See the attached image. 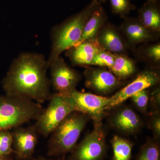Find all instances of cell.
Instances as JSON below:
<instances>
[{"label": "cell", "instance_id": "cell-25", "mask_svg": "<svg viewBox=\"0 0 160 160\" xmlns=\"http://www.w3.org/2000/svg\"><path fill=\"white\" fill-rule=\"evenodd\" d=\"M149 122V125L153 132L155 138L158 139L160 136V117L158 112H154Z\"/></svg>", "mask_w": 160, "mask_h": 160}, {"label": "cell", "instance_id": "cell-4", "mask_svg": "<svg viewBox=\"0 0 160 160\" xmlns=\"http://www.w3.org/2000/svg\"><path fill=\"white\" fill-rule=\"evenodd\" d=\"M44 108L40 103L24 98L0 95V130L20 127L37 120Z\"/></svg>", "mask_w": 160, "mask_h": 160}, {"label": "cell", "instance_id": "cell-10", "mask_svg": "<svg viewBox=\"0 0 160 160\" xmlns=\"http://www.w3.org/2000/svg\"><path fill=\"white\" fill-rule=\"evenodd\" d=\"M160 80L158 72L152 69L143 71L131 83L109 98L107 110L118 106L139 92L156 85Z\"/></svg>", "mask_w": 160, "mask_h": 160}, {"label": "cell", "instance_id": "cell-5", "mask_svg": "<svg viewBox=\"0 0 160 160\" xmlns=\"http://www.w3.org/2000/svg\"><path fill=\"white\" fill-rule=\"evenodd\" d=\"M49 103L34 124L38 134L46 138L70 113L74 111L68 97L55 92L51 94Z\"/></svg>", "mask_w": 160, "mask_h": 160}, {"label": "cell", "instance_id": "cell-14", "mask_svg": "<svg viewBox=\"0 0 160 160\" xmlns=\"http://www.w3.org/2000/svg\"><path fill=\"white\" fill-rule=\"evenodd\" d=\"M121 29L127 41L133 46L150 41L154 33L135 18H126Z\"/></svg>", "mask_w": 160, "mask_h": 160}, {"label": "cell", "instance_id": "cell-11", "mask_svg": "<svg viewBox=\"0 0 160 160\" xmlns=\"http://www.w3.org/2000/svg\"><path fill=\"white\" fill-rule=\"evenodd\" d=\"M85 75L86 87L102 95L114 91L121 84L119 79L111 72L104 69H87Z\"/></svg>", "mask_w": 160, "mask_h": 160}, {"label": "cell", "instance_id": "cell-27", "mask_svg": "<svg viewBox=\"0 0 160 160\" xmlns=\"http://www.w3.org/2000/svg\"><path fill=\"white\" fill-rule=\"evenodd\" d=\"M150 104L153 108L158 109L160 105V92L159 88H157L152 92L150 98Z\"/></svg>", "mask_w": 160, "mask_h": 160}, {"label": "cell", "instance_id": "cell-3", "mask_svg": "<svg viewBox=\"0 0 160 160\" xmlns=\"http://www.w3.org/2000/svg\"><path fill=\"white\" fill-rule=\"evenodd\" d=\"M89 118L74 111L70 113L50 135L47 155L50 157L65 158L77 145Z\"/></svg>", "mask_w": 160, "mask_h": 160}, {"label": "cell", "instance_id": "cell-8", "mask_svg": "<svg viewBox=\"0 0 160 160\" xmlns=\"http://www.w3.org/2000/svg\"><path fill=\"white\" fill-rule=\"evenodd\" d=\"M50 83L56 92L69 95L76 89L81 77L78 72L69 67L61 56L49 65Z\"/></svg>", "mask_w": 160, "mask_h": 160}, {"label": "cell", "instance_id": "cell-31", "mask_svg": "<svg viewBox=\"0 0 160 160\" xmlns=\"http://www.w3.org/2000/svg\"><path fill=\"white\" fill-rule=\"evenodd\" d=\"M97 1H99V2H106V1H107V0H97Z\"/></svg>", "mask_w": 160, "mask_h": 160}, {"label": "cell", "instance_id": "cell-28", "mask_svg": "<svg viewBox=\"0 0 160 160\" xmlns=\"http://www.w3.org/2000/svg\"><path fill=\"white\" fill-rule=\"evenodd\" d=\"M33 160H65V158H60L56 159H52L47 158L43 156H39L37 158H34Z\"/></svg>", "mask_w": 160, "mask_h": 160}, {"label": "cell", "instance_id": "cell-13", "mask_svg": "<svg viewBox=\"0 0 160 160\" xmlns=\"http://www.w3.org/2000/svg\"><path fill=\"white\" fill-rule=\"evenodd\" d=\"M101 48L114 54H123L126 49V43L115 28L111 25L103 26L96 37Z\"/></svg>", "mask_w": 160, "mask_h": 160}, {"label": "cell", "instance_id": "cell-17", "mask_svg": "<svg viewBox=\"0 0 160 160\" xmlns=\"http://www.w3.org/2000/svg\"><path fill=\"white\" fill-rule=\"evenodd\" d=\"M106 18L105 10L100 5L90 16L84 27L82 36L74 46L85 41L96 38L100 29L105 24Z\"/></svg>", "mask_w": 160, "mask_h": 160}, {"label": "cell", "instance_id": "cell-18", "mask_svg": "<svg viewBox=\"0 0 160 160\" xmlns=\"http://www.w3.org/2000/svg\"><path fill=\"white\" fill-rule=\"evenodd\" d=\"M109 69L120 79L127 78L132 75L135 72L136 67L130 58L124 54H116L114 64Z\"/></svg>", "mask_w": 160, "mask_h": 160}, {"label": "cell", "instance_id": "cell-30", "mask_svg": "<svg viewBox=\"0 0 160 160\" xmlns=\"http://www.w3.org/2000/svg\"><path fill=\"white\" fill-rule=\"evenodd\" d=\"M148 1H149V2H158V0H148Z\"/></svg>", "mask_w": 160, "mask_h": 160}, {"label": "cell", "instance_id": "cell-22", "mask_svg": "<svg viewBox=\"0 0 160 160\" xmlns=\"http://www.w3.org/2000/svg\"><path fill=\"white\" fill-rule=\"evenodd\" d=\"M12 136L9 130H0V156L12 155Z\"/></svg>", "mask_w": 160, "mask_h": 160}, {"label": "cell", "instance_id": "cell-19", "mask_svg": "<svg viewBox=\"0 0 160 160\" xmlns=\"http://www.w3.org/2000/svg\"><path fill=\"white\" fill-rule=\"evenodd\" d=\"M113 149L112 160H131L133 144L129 140L115 136L111 141Z\"/></svg>", "mask_w": 160, "mask_h": 160}, {"label": "cell", "instance_id": "cell-15", "mask_svg": "<svg viewBox=\"0 0 160 160\" xmlns=\"http://www.w3.org/2000/svg\"><path fill=\"white\" fill-rule=\"evenodd\" d=\"M115 129L127 134L137 132L141 126L138 116L130 108L124 107L118 110L110 119Z\"/></svg>", "mask_w": 160, "mask_h": 160}, {"label": "cell", "instance_id": "cell-7", "mask_svg": "<svg viewBox=\"0 0 160 160\" xmlns=\"http://www.w3.org/2000/svg\"><path fill=\"white\" fill-rule=\"evenodd\" d=\"M102 125H94L92 131L86 135L69 153L68 160H103L106 146V137Z\"/></svg>", "mask_w": 160, "mask_h": 160}, {"label": "cell", "instance_id": "cell-29", "mask_svg": "<svg viewBox=\"0 0 160 160\" xmlns=\"http://www.w3.org/2000/svg\"><path fill=\"white\" fill-rule=\"evenodd\" d=\"M0 160H13V159L12 155L5 156H0Z\"/></svg>", "mask_w": 160, "mask_h": 160}, {"label": "cell", "instance_id": "cell-1", "mask_svg": "<svg viewBox=\"0 0 160 160\" xmlns=\"http://www.w3.org/2000/svg\"><path fill=\"white\" fill-rule=\"evenodd\" d=\"M47 61L43 55L22 53L13 60L2 81L6 94L28 99L42 104L49 101L50 79Z\"/></svg>", "mask_w": 160, "mask_h": 160}, {"label": "cell", "instance_id": "cell-24", "mask_svg": "<svg viewBox=\"0 0 160 160\" xmlns=\"http://www.w3.org/2000/svg\"><path fill=\"white\" fill-rule=\"evenodd\" d=\"M130 98L140 111L143 113L147 112L149 101V95L147 89L139 92Z\"/></svg>", "mask_w": 160, "mask_h": 160}, {"label": "cell", "instance_id": "cell-26", "mask_svg": "<svg viewBox=\"0 0 160 160\" xmlns=\"http://www.w3.org/2000/svg\"><path fill=\"white\" fill-rule=\"evenodd\" d=\"M147 57L155 62L160 60V45L159 43L149 46L146 51Z\"/></svg>", "mask_w": 160, "mask_h": 160}, {"label": "cell", "instance_id": "cell-20", "mask_svg": "<svg viewBox=\"0 0 160 160\" xmlns=\"http://www.w3.org/2000/svg\"><path fill=\"white\" fill-rule=\"evenodd\" d=\"M136 160H160L158 143L153 140H148L141 147Z\"/></svg>", "mask_w": 160, "mask_h": 160}, {"label": "cell", "instance_id": "cell-9", "mask_svg": "<svg viewBox=\"0 0 160 160\" xmlns=\"http://www.w3.org/2000/svg\"><path fill=\"white\" fill-rule=\"evenodd\" d=\"M13 154L19 160H33V155L38 141L34 124L27 127H20L11 132Z\"/></svg>", "mask_w": 160, "mask_h": 160}, {"label": "cell", "instance_id": "cell-2", "mask_svg": "<svg viewBox=\"0 0 160 160\" xmlns=\"http://www.w3.org/2000/svg\"><path fill=\"white\" fill-rule=\"evenodd\" d=\"M100 5L99 1L92 0L82 11L53 28L51 33V52L47 60L48 68L63 52L70 49L78 42L87 21Z\"/></svg>", "mask_w": 160, "mask_h": 160}, {"label": "cell", "instance_id": "cell-21", "mask_svg": "<svg viewBox=\"0 0 160 160\" xmlns=\"http://www.w3.org/2000/svg\"><path fill=\"white\" fill-rule=\"evenodd\" d=\"M115 57L116 54L102 49L95 55L91 65L110 68L114 64Z\"/></svg>", "mask_w": 160, "mask_h": 160}, {"label": "cell", "instance_id": "cell-23", "mask_svg": "<svg viewBox=\"0 0 160 160\" xmlns=\"http://www.w3.org/2000/svg\"><path fill=\"white\" fill-rule=\"evenodd\" d=\"M110 2L112 12L122 17L129 14L135 8L129 0H110Z\"/></svg>", "mask_w": 160, "mask_h": 160}, {"label": "cell", "instance_id": "cell-12", "mask_svg": "<svg viewBox=\"0 0 160 160\" xmlns=\"http://www.w3.org/2000/svg\"><path fill=\"white\" fill-rule=\"evenodd\" d=\"M102 49L95 38L82 42L66 51L72 64L77 66H87L91 65L95 55Z\"/></svg>", "mask_w": 160, "mask_h": 160}, {"label": "cell", "instance_id": "cell-6", "mask_svg": "<svg viewBox=\"0 0 160 160\" xmlns=\"http://www.w3.org/2000/svg\"><path fill=\"white\" fill-rule=\"evenodd\" d=\"M74 111L86 115L92 119L94 125H101L107 110L110 97H105L88 92H82L76 89L66 96Z\"/></svg>", "mask_w": 160, "mask_h": 160}, {"label": "cell", "instance_id": "cell-16", "mask_svg": "<svg viewBox=\"0 0 160 160\" xmlns=\"http://www.w3.org/2000/svg\"><path fill=\"white\" fill-rule=\"evenodd\" d=\"M138 19L152 32L160 30V12L158 2L148 1L139 10Z\"/></svg>", "mask_w": 160, "mask_h": 160}]
</instances>
